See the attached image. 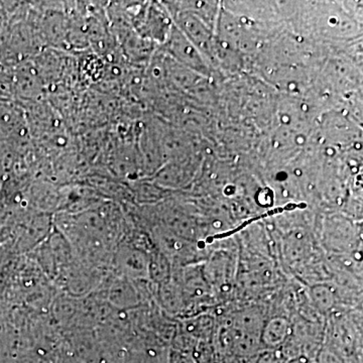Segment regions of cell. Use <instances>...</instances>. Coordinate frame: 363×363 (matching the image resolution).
I'll return each instance as SVG.
<instances>
[{
	"mask_svg": "<svg viewBox=\"0 0 363 363\" xmlns=\"http://www.w3.org/2000/svg\"><path fill=\"white\" fill-rule=\"evenodd\" d=\"M228 252H221L213 255L211 259L203 267L205 277L212 289L220 292H227L231 289V281L234 279L235 264Z\"/></svg>",
	"mask_w": 363,
	"mask_h": 363,
	"instance_id": "6da1fadb",
	"label": "cell"
},
{
	"mask_svg": "<svg viewBox=\"0 0 363 363\" xmlns=\"http://www.w3.org/2000/svg\"><path fill=\"white\" fill-rule=\"evenodd\" d=\"M118 267L130 278L145 279L149 276L150 259L140 248L124 247L118 253Z\"/></svg>",
	"mask_w": 363,
	"mask_h": 363,
	"instance_id": "7a4b0ae2",
	"label": "cell"
},
{
	"mask_svg": "<svg viewBox=\"0 0 363 363\" xmlns=\"http://www.w3.org/2000/svg\"><path fill=\"white\" fill-rule=\"evenodd\" d=\"M290 322L283 317H274L264 324L262 330V345L269 350H278L286 344L292 333Z\"/></svg>",
	"mask_w": 363,
	"mask_h": 363,
	"instance_id": "3957f363",
	"label": "cell"
},
{
	"mask_svg": "<svg viewBox=\"0 0 363 363\" xmlns=\"http://www.w3.org/2000/svg\"><path fill=\"white\" fill-rule=\"evenodd\" d=\"M112 301L121 307H133L138 305V294L128 283H119L112 286L111 293Z\"/></svg>",
	"mask_w": 363,
	"mask_h": 363,
	"instance_id": "277c9868",
	"label": "cell"
},
{
	"mask_svg": "<svg viewBox=\"0 0 363 363\" xmlns=\"http://www.w3.org/2000/svg\"><path fill=\"white\" fill-rule=\"evenodd\" d=\"M311 298L318 309L321 311H329L334 307L335 297L330 289L326 286L318 285L313 286Z\"/></svg>",
	"mask_w": 363,
	"mask_h": 363,
	"instance_id": "5b68a950",
	"label": "cell"
},
{
	"mask_svg": "<svg viewBox=\"0 0 363 363\" xmlns=\"http://www.w3.org/2000/svg\"><path fill=\"white\" fill-rule=\"evenodd\" d=\"M167 363H199L195 351L172 348L169 350Z\"/></svg>",
	"mask_w": 363,
	"mask_h": 363,
	"instance_id": "8992f818",
	"label": "cell"
},
{
	"mask_svg": "<svg viewBox=\"0 0 363 363\" xmlns=\"http://www.w3.org/2000/svg\"><path fill=\"white\" fill-rule=\"evenodd\" d=\"M13 90V82L9 80L6 75L0 73V102H9Z\"/></svg>",
	"mask_w": 363,
	"mask_h": 363,
	"instance_id": "52a82bcc",
	"label": "cell"
},
{
	"mask_svg": "<svg viewBox=\"0 0 363 363\" xmlns=\"http://www.w3.org/2000/svg\"><path fill=\"white\" fill-rule=\"evenodd\" d=\"M281 363H308L305 357L290 358V359H285Z\"/></svg>",
	"mask_w": 363,
	"mask_h": 363,
	"instance_id": "ba28073f",
	"label": "cell"
}]
</instances>
